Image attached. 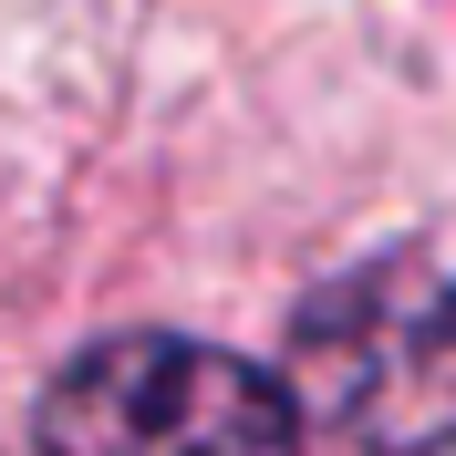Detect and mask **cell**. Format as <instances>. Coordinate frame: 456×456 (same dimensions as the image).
I'll list each match as a JSON object with an SVG mask.
<instances>
[{
    "mask_svg": "<svg viewBox=\"0 0 456 456\" xmlns=\"http://www.w3.org/2000/svg\"><path fill=\"white\" fill-rule=\"evenodd\" d=\"M42 456H301V404L218 342L114 332L53 373Z\"/></svg>",
    "mask_w": 456,
    "mask_h": 456,
    "instance_id": "obj_2",
    "label": "cell"
},
{
    "mask_svg": "<svg viewBox=\"0 0 456 456\" xmlns=\"http://www.w3.org/2000/svg\"><path fill=\"white\" fill-rule=\"evenodd\" d=\"M301 395L363 456H456V281L426 259H373L312 290L290 332Z\"/></svg>",
    "mask_w": 456,
    "mask_h": 456,
    "instance_id": "obj_1",
    "label": "cell"
}]
</instances>
